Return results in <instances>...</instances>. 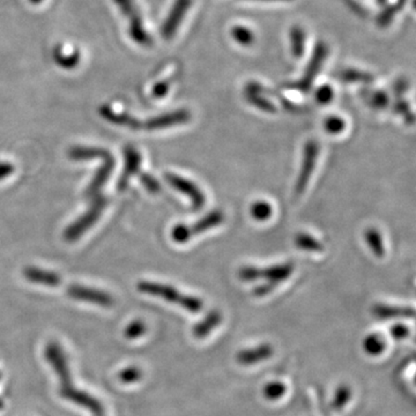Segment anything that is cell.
I'll return each instance as SVG.
<instances>
[{
    "label": "cell",
    "mask_w": 416,
    "mask_h": 416,
    "mask_svg": "<svg viewBox=\"0 0 416 416\" xmlns=\"http://www.w3.org/2000/svg\"><path fill=\"white\" fill-rule=\"evenodd\" d=\"M387 347L385 340L379 335H369L364 339L363 348L370 356H378Z\"/></svg>",
    "instance_id": "cell-24"
},
{
    "label": "cell",
    "mask_w": 416,
    "mask_h": 416,
    "mask_svg": "<svg viewBox=\"0 0 416 416\" xmlns=\"http://www.w3.org/2000/svg\"><path fill=\"white\" fill-rule=\"evenodd\" d=\"M369 103L372 108L385 109L390 103V97L383 90H376L372 94H369Z\"/></svg>",
    "instance_id": "cell-33"
},
{
    "label": "cell",
    "mask_w": 416,
    "mask_h": 416,
    "mask_svg": "<svg viewBox=\"0 0 416 416\" xmlns=\"http://www.w3.org/2000/svg\"><path fill=\"white\" fill-rule=\"evenodd\" d=\"M391 335L397 340H402V339L407 338L409 335L408 327H406L405 325H400V324L394 325L391 328Z\"/></svg>",
    "instance_id": "cell-39"
},
{
    "label": "cell",
    "mask_w": 416,
    "mask_h": 416,
    "mask_svg": "<svg viewBox=\"0 0 416 416\" xmlns=\"http://www.w3.org/2000/svg\"><path fill=\"white\" fill-rule=\"evenodd\" d=\"M278 286H279V285H276V283L265 281L264 283H261L259 286L255 287L252 290V294L256 298H263L265 295L272 293V291Z\"/></svg>",
    "instance_id": "cell-37"
},
{
    "label": "cell",
    "mask_w": 416,
    "mask_h": 416,
    "mask_svg": "<svg viewBox=\"0 0 416 416\" xmlns=\"http://www.w3.org/2000/svg\"><path fill=\"white\" fill-rule=\"evenodd\" d=\"M286 392L287 387L283 382H272V383L266 384L263 390L264 397L271 402H275L280 398H283Z\"/></svg>",
    "instance_id": "cell-27"
},
{
    "label": "cell",
    "mask_w": 416,
    "mask_h": 416,
    "mask_svg": "<svg viewBox=\"0 0 416 416\" xmlns=\"http://www.w3.org/2000/svg\"><path fill=\"white\" fill-rule=\"evenodd\" d=\"M170 86L171 83L169 80H162V81L157 82V83L153 86L152 96L155 97V99H162V97L166 96L169 93Z\"/></svg>",
    "instance_id": "cell-36"
},
{
    "label": "cell",
    "mask_w": 416,
    "mask_h": 416,
    "mask_svg": "<svg viewBox=\"0 0 416 416\" xmlns=\"http://www.w3.org/2000/svg\"><path fill=\"white\" fill-rule=\"evenodd\" d=\"M318 155H320V145L315 140H309L305 142L301 170L298 174V181L295 183V190H294L296 196H301L307 189L309 181L311 179L312 172L316 168Z\"/></svg>",
    "instance_id": "cell-7"
},
{
    "label": "cell",
    "mask_w": 416,
    "mask_h": 416,
    "mask_svg": "<svg viewBox=\"0 0 416 416\" xmlns=\"http://www.w3.org/2000/svg\"><path fill=\"white\" fill-rule=\"evenodd\" d=\"M67 293L72 298H75V300L92 302V303H96V304L102 305V307H112V303H114V300L109 294L101 291V290L79 286V285H72L67 290Z\"/></svg>",
    "instance_id": "cell-12"
},
{
    "label": "cell",
    "mask_w": 416,
    "mask_h": 416,
    "mask_svg": "<svg viewBox=\"0 0 416 416\" xmlns=\"http://www.w3.org/2000/svg\"><path fill=\"white\" fill-rule=\"evenodd\" d=\"M223 221H224L223 212H221L219 209H214V211L207 213L206 216H203L201 219L198 220L197 222H194L191 226L183 224V223L177 224L171 231V238L176 243L183 244V243L189 242L194 236L203 234L205 231L222 224Z\"/></svg>",
    "instance_id": "cell-3"
},
{
    "label": "cell",
    "mask_w": 416,
    "mask_h": 416,
    "mask_svg": "<svg viewBox=\"0 0 416 416\" xmlns=\"http://www.w3.org/2000/svg\"><path fill=\"white\" fill-rule=\"evenodd\" d=\"M191 4H192V0H175L174 1V5L171 6L167 19L164 20L162 28H161V34L164 40H170L175 35L184 16L189 11Z\"/></svg>",
    "instance_id": "cell-9"
},
{
    "label": "cell",
    "mask_w": 416,
    "mask_h": 416,
    "mask_svg": "<svg viewBox=\"0 0 416 416\" xmlns=\"http://www.w3.org/2000/svg\"><path fill=\"white\" fill-rule=\"evenodd\" d=\"M164 179L169 183V185L172 189L177 190L179 192L189 198L194 209L199 211L204 207L205 204H206V196L199 189V186L196 183L191 182V181L184 179L182 176L171 174V172L166 174Z\"/></svg>",
    "instance_id": "cell-8"
},
{
    "label": "cell",
    "mask_w": 416,
    "mask_h": 416,
    "mask_svg": "<svg viewBox=\"0 0 416 416\" xmlns=\"http://www.w3.org/2000/svg\"><path fill=\"white\" fill-rule=\"evenodd\" d=\"M261 1H288V0H261Z\"/></svg>",
    "instance_id": "cell-42"
},
{
    "label": "cell",
    "mask_w": 416,
    "mask_h": 416,
    "mask_svg": "<svg viewBox=\"0 0 416 416\" xmlns=\"http://www.w3.org/2000/svg\"><path fill=\"white\" fill-rule=\"evenodd\" d=\"M295 246L301 250L309 251V252H323L324 249H325L323 244L317 238L313 237L311 235L307 234V233H300V234L296 235Z\"/></svg>",
    "instance_id": "cell-23"
},
{
    "label": "cell",
    "mask_w": 416,
    "mask_h": 416,
    "mask_svg": "<svg viewBox=\"0 0 416 416\" xmlns=\"http://www.w3.org/2000/svg\"><path fill=\"white\" fill-rule=\"evenodd\" d=\"M92 199H93V203H92L90 209L83 216H80L75 222L72 223L71 226L66 228V231L64 233V238L67 242H75L81 235L85 234L86 231H88L92 226L96 223L97 220L100 219L101 214L108 204L107 198L102 194H96Z\"/></svg>",
    "instance_id": "cell-5"
},
{
    "label": "cell",
    "mask_w": 416,
    "mask_h": 416,
    "mask_svg": "<svg viewBox=\"0 0 416 416\" xmlns=\"http://www.w3.org/2000/svg\"><path fill=\"white\" fill-rule=\"evenodd\" d=\"M68 157L73 161H88V160H96V159H101V160H105L107 157L112 155L107 149L97 148V147H72L68 151Z\"/></svg>",
    "instance_id": "cell-21"
},
{
    "label": "cell",
    "mask_w": 416,
    "mask_h": 416,
    "mask_svg": "<svg viewBox=\"0 0 416 416\" xmlns=\"http://www.w3.org/2000/svg\"><path fill=\"white\" fill-rule=\"evenodd\" d=\"M364 238L372 250V253L377 258H383L385 256V246H384L383 237L376 228H368L364 233Z\"/></svg>",
    "instance_id": "cell-22"
},
{
    "label": "cell",
    "mask_w": 416,
    "mask_h": 416,
    "mask_svg": "<svg viewBox=\"0 0 416 416\" xmlns=\"http://www.w3.org/2000/svg\"><path fill=\"white\" fill-rule=\"evenodd\" d=\"M145 324L142 323V320H135L131 324L130 326L127 327V337L129 338H137L145 332Z\"/></svg>",
    "instance_id": "cell-38"
},
{
    "label": "cell",
    "mask_w": 416,
    "mask_h": 416,
    "mask_svg": "<svg viewBox=\"0 0 416 416\" xmlns=\"http://www.w3.org/2000/svg\"><path fill=\"white\" fill-rule=\"evenodd\" d=\"M23 275L30 283H41L45 286L56 287L62 283L60 274H57L55 272L44 271L35 266L25 268Z\"/></svg>",
    "instance_id": "cell-18"
},
{
    "label": "cell",
    "mask_w": 416,
    "mask_h": 416,
    "mask_svg": "<svg viewBox=\"0 0 416 416\" xmlns=\"http://www.w3.org/2000/svg\"><path fill=\"white\" fill-rule=\"evenodd\" d=\"M191 117H192V115L187 109H179V110L155 116V117L146 120L144 127L149 131L161 130V129H166V127L189 123Z\"/></svg>",
    "instance_id": "cell-10"
},
{
    "label": "cell",
    "mask_w": 416,
    "mask_h": 416,
    "mask_svg": "<svg viewBox=\"0 0 416 416\" xmlns=\"http://www.w3.org/2000/svg\"><path fill=\"white\" fill-rule=\"evenodd\" d=\"M231 36H233L235 41L242 45L252 44L253 41H255V35L246 27L235 26L231 29Z\"/></svg>",
    "instance_id": "cell-29"
},
{
    "label": "cell",
    "mask_w": 416,
    "mask_h": 416,
    "mask_svg": "<svg viewBox=\"0 0 416 416\" xmlns=\"http://www.w3.org/2000/svg\"><path fill=\"white\" fill-rule=\"evenodd\" d=\"M327 47L324 43H318L316 48L313 50L311 60L309 62L308 66L305 68L304 75L298 82H294L290 85L286 86L288 88L301 90L303 93H308L311 88L313 80L317 78L323 66V63L326 60Z\"/></svg>",
    "instance_id": "cell-6"
},
{
    "label": "cell",
    "mask_w": 416,
    "mask_h": 416,
    "mask_svg": "<svg viewBox=\"0 0 416 416\" xmlns=\"http://www.w3.org/2000/svg\"><path fill=\"white\" fill-rule=\"evenodd\" d=\"M103 161V164L96 171V174L94 176V179H92V182L90 183V185L87 186V189H86V198H90L92 199L96 194H99V191L103 187L104 184L107 183L109 177L112 174V171L115 169L116 162L112 155L109 156V157H107Z\"/></svg>",
    "instance_id": "cell-13"
},
{
    "label": "cell",
    "mask_w": 416,
    "mask_h": 416,
    "mask_svg": "<svg viewBox=\"0 0 416 416\" xmlns=\"http://www.w3.org/2000/svg\"><path fill=\"white\" fill-rule=\"evenodd\" d=\"M290 43H291V52L295 58H301L304 53L305 34L300 27H294L290 31Z\"/></svg>",
    "instance_id": "cell-25"
},
{
    "label": "cell",
    "mask_w": 416,
    "mask_h": 416,
    "mask_svg": "<svg viewBox=\"0 0 416 416\" xmlns=\"http://www.w3.org/2000/svg\"><path fill=\"white\" fill-rule=\"evenodd\" d=\"M335 97V90L331 86L324 85L320 87L316 92V100L320 104H328Z\"/></svg>",
    "instance_id": "cell-35"
},
{
    "label": "cell",
    "mask_w": 416,
    "mask_h": 416,
    "mask_svg": "<svg viewBox=\"0 0 416 416\" xmlns=\"http://www.w3.org/2000/svg\"><path fill=\"white\" fill-rule=\"evenodd\" d=\"M15 171L14 164L10 162H0V181L8 179Z\"/></svg>",
    "instance_id": "cell-40"
},
{
    "label": "cell",
    "mask_w": 416,
    "mask_h": 416,
    "mask_svg": "<svg viewBox=\"0 0 416 416\" xmlns=\"http://www.w3.org/2000/svg\"><path fill=\"white\" fill-rule=\"evenodd\" d=\"M44 0H29V3H31L33 5H40L43 3Z\"/></svg>",
    "instance_id": "cell-41"
},
{
    "label": "cell",
    "mask_w": 416,
    "mask_h": 416,
    "mask_svg": "<svg viewBox=\"0 0 416 416\" xmlns=\"http://www.w3.org/2000/svg\"><path fill=\"white\" fill-rule=\"evenodd\" d=\"M324 127H325V130H326L327 133H341L342 131L346 129L345 119L339 117V116H330V117H327L326 120H325Z\"/></svg>",
    "instance_id": "cell-30"
},
{
    "label": "cell",
    "mask_w": 416,
    "mask_h": 416,
    "mask_svg": "<svg viewBox=\"0 0 416 416\" xmlns=\"http://www.w3.org/2000/svg\"><path fill=\"white\" fill-rule=\"evenodd\" d=\"M393 112H397L399 115H402L407 125H413L414 124L415 117H414V114L411 110L409 104L406 101L397 100V102L393 105Z\"/></svg>",
    "instance_id": "cell-31"
},
{
    "label": "cell",
    "mask_w": 416,
    "mask_h": 416,
    "mask_svg": "<svg viewBox=\"0 0 416 416\" xmlns=\"http://www.w3.org/2000/svg\"><path fill=\"white\" fill-rule=\"evenodd\" d=\"M138 290L142 293L153 295V296H159L171 303H176L190 312L201 311V309L204 307L200 298L182 294L175 289L174 287L164 285V283L142 281V283H138Z\"/></svg>",
    "instance_id": "cell-1"
},
{
    "label": "cell",
    "mask_w": 416,
    "mask_h": 416,
    "mask_svg": "<svg viewBox=\"0 0 416 416\" xmlns=\"http://www.w3.org/2000/svg\"><path fill=\"white\" fill-rule=\"evenodd\" d=\"M263 90L264 87L257 83V82H251L246 86V99L250 104H252L253 107L260 109L261 112H268V114H275L276 112V107L272 103L271 101L266 99L263 95Z\"/></svg>",
    "instance_id": "cell-15"
},
{
    "label": "cell",
    "mask_w": 416,
    "mask_h": 416,
    "mask_svg": "<svg viewBox=\"0 0 416 416\" xmlns=\"http://www.w3.org/2000/svg\"><path fill=\"white\" fill-rule=\"evenodd\" d=\"M100 115L103 117L105 120H108L110 123L120 125V127H127L138 130L140 127H144V124L138 120L137 118H133L132 116L129 115L127 112H117L109 107V105H103L100 108Z\"/></svg>",
    "instance_id": "cell-17"
},
{
    "label": "cell",
    "mask_w": 416,
    "mask_h": 416,
    "mask_svg": "<svg viewBox=\"0 0 416 416\" xmlns=\"http://www.w3.org/2000/svg\"><path fill=\"white\" fill-rule=\"evenodd\" d=\"M124 156H125V166L122 175L117 182V190L125 191L132 176L139 174L140 164H142V155L134 148L133 146H127L124 148Z\"/></svg>",
    "instance_id": "cell-11"
},
{
    "label": "cell",
    "mask_w": 416,
    "mask_h": 416,
    "mask_svg": "<svg viewBox=\"0 0 416 416\" xmlns=\"http://www.w3.org/2000/svg\"><path fill=\"white\" fill-rule=\"evenodd\" d=\"M342 79L348 82H369L374 81V77L367 72L359 71V70H347L342 73Z\"/></svg>",
    "instance_id": "cell-32"
},
{
    "label": "cell",
    "mask_w": 416,
    "mask_h": 416,
    "mask_svg": "<svg viewBox=\"0 0 416 416\" xmlns=\"http://www.w3.org/2000/svg\"><path fill=\"white\" fill-rule=\"evenodd\" d=\"M119 11L123 13L129 23V35L137 44L142 47H151L153 38L144 26L142 14L134 0H114Z\"/></svg>",
    "instance_id": "cell-4"
},
{
    "label": "cell",
    "mask_w": 416,
    "mask_h": 416,
    "mask_svg": "<svg viewBox=\"0 0 416 416\" xmlns=\"http://www.w3.org/2000/svg\"><path fill=\"white\" fill-rule=\"evenodd\" d=\"M293 263L275 264L268 268H256V266H243L238 271V278L246 283H253L257 280L264 279L268 283H280L286 281L294 272Z\"/></svg>",
    "instance_id": "cell-2"
},
{
    "label": "cell",
    "mask_w": 416,
    "mask_h": 416,
    "mask_svg": "<svg viewBox=\"0 0 416 416\" xmlns=\"http://www.w3.org/2000/svg\"><path fill=\"white\" fill-rule=\"evenodd\" d=\"M140 181H142V185L145 186V189L151 192V194H155L161 191V184L159 183L157 179H154L151 174L147 172H140L139 174Z\"/></svg>",
    "instance_id": "cell-34"
},
{
    "label": "cell",
    "mask_w": 416,
    "mask_h": 416,
    "mask_svg": "<svg viewBox=\"0 0 416 416\" xmlns=\"http://www.w3.org/2000/svg\"><path fill=\"white\" fill-rule=\"evenodd\" d=\"M274 350L270 343H263L253 348H248L238 352L236 360L241 365H253L273 356Z\"/></svg>",
    "instance_id": "cell-14"
},
{
    "label": "cell",
    "mask_w": 416,
    "mask_h": 416,
    "mask_svg": "<svg viewBox=\"0 0 416 416\" xmlns=\"http://www.w3.org/2000/svg\"><path fill=\"white\" fill-rule=\"evenodd\" d=\"M352 397V390L348 385L342 384L338 387V390L335 392V399L332 402V408L335 411H341L345 407L346 404L350 402Z\"/></svg>",
    "instance_id": "cell-28"
},
{
    "label": "cell",
    "mask_w": 416,
    "mask_h": 416,
    "mask_svg": "<svg viewBox=\"0 0 416 416\" xmlns=\"http://www.w3.org/2000/svg\"><path fill=\"white\" fill-rule=\"evenodd\" d=\"M372 312L380 320H393V318H413L414 309L411 307H392L387 304H376Z\"/></svg>",
    "instance_id": "cell-20"
},
{
    "label": "cell",
    "mask_w": 416,
    "mask_h": 416,
    "mask_svg": "<svg viewBox=\"0 0 416 416\" xmlns=\"http://www.w3.org/2000/svg\"><path fill=\"white\" fill-rule=\"evenodd\" d=\"M53 60L56 62L58 66L65 70H72L78 66V64L81 60L80 51L78 49L67 48V45L58 44L53 49L52 52Z\"/></svg>",
    "instance_id": "cell-16"
},
{
    "label": "cell",
    "mask_w": 416,
    "mask_h": 416,
    "mask_svg": "<svg viewBox=\"0 0 416 416\" xmlns=\"http://www.w3.org/2000/svg\"><path fill=\"white\" fill-rule=\"evenodd\" d=\"M250 212H251L253 219L259 221V222H264L266 220L270 219L272 214H273V207H272V205L268 203V201H255L252 206H251Z\"/></svg>",
    "instance_id": "cell-26"
},
{
    "label": "cell",
    "mask_w": 416,
    "mask_h": 416,
    "mask_svg": "<svg viewBox=\"0 0 416 416\" xmlns=\"http://www.w3.org/2000/svg\"><path fill=\"white\" fill-rule=\"evenodd\" d=\"M222 322V315L219 310H211L208 312L204 320H200L199 323L194 325L192 328L194 338L204 339L211 335L213 330H216V327L219 326L220 323Z\"/></svg>",
    "instance_id": "cell-19"
}]
</instances>
